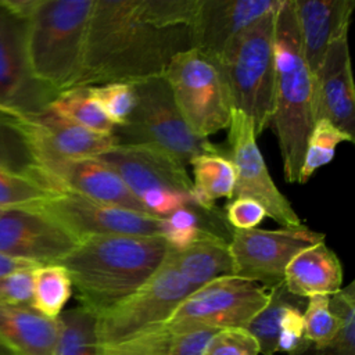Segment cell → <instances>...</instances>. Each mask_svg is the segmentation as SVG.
<instances>
[{
  "label": "cell",
  "mask_w": 355,
  "mask_h": 355,
  "mask_svg": "<svg viewBox=\"0 0 355 355\" xmlns=\"http://www.w3.org/2000/svg\"><path fill=\"white\" fill-rule=\"evenodd\" d=\"M166 257L193 291L218 277L232 276L229 241L215 232L182 250L168 247Z\"/></svg>",
  "instance_id": "23"
},
{
  "label": "cell",
  "mask_w": 355,
  "mask_h": 355,
  "mask_svg": "<svg viewBox=\"0 0 355 355\" xmlns=\"http://www.w3.org/2000/svg\"><path fill=\"white\" fill-rule=\"evenodd\" d=\"M47 108L90 132L98 135H114L115 132V126L93 98L90 86H75L57 93Z\"/></svg>",
  "instance_id": "26"
},
{
  "label": "cell",
  "mask_w": 355,
  "mask_h": 355,
  "mask_svg": "<svg viewBox=\"0 0 355 355\" xmlns=\"http://www.w3.org/2000/svg\"><path fill=\"white\" fill-rule=\"evenodd\" d=\"M193 169L194 201L198 209L212 212L219 198H233L236 169L229 157L222 153L204 154L189 164Z\"/></svg>",
  "instance_id": "24"
},
{
  "label": "cell",
  "mask_w": 355,
  "mask_h": 355,
  "mask_svg": "<svg viewBox=\"0 0 355 355\" xmlns=\"http://www.w3.org/2000/svg\"><path fill=\"white\" fill-rule=\"evenodd\" d=\"M259 345L247 329L218 330L204 355H259Z\"/></svg>",
  "instance_id": "38"
},
{
  "label": "cell",
  "mask_w": 355,
  "mask_h": 355,
  "mask_svg": "<svg viewBox=\"0 0 355 355\" xmlns=\"http://www.w3.org/2000/svg\"><path fill=\"white\" fill-rule=\"evenodd\" d=\"M316 119L324 118L354 137L355 86L348 50V31L329 44L323 61L315 73Z\"/></svg>",
  "instance_id": "19"
},
{
  "label": "cell",
  "mask_w": 355,
  "mask_h": 355,
  "mask_svg": "<svg viewBox=\"0 0 355 355\" xmlns=\"http://www.w3.org/2000/svg\"><path fill=\"white\" fill-rule=\"evenodd\" d=\"M92 7L93 0H37L28 18L31 72L55 93L78 83Z\"/></svg>",
  "instance_id": "4"
},
{
  "label": "cell",
  "mask_w": 355,
  "mask_h": 355,
  "mask_svg": "<svg viewBox=\"0 0 355 355\" xmlns=\"http://www.w3.org/2000/svg\"><path fill=\"white\" fill-rule=\"evenodd\" d=\"M175 333L164 323L115 344L101 345V355H169Z\"/></svg>",
  "instance_id": "35"
},
{
  "label": "cell",
  "mask_w": 355,
  "mask_h": 355,
  "mask_svg": "<svg viewBox=\"0 0 355 355\" xmlns=\"http://www.w3.org/2000/svg\"><path fill=\"white\" fill-rule=\"evenodd\" d=\"M0 112H3V111H1V110H0ZM3 114H6V112H3Z\"/></svg>",
  "instance_id": "45"
},
{
  "label": "cell",
  "mask_w": 355,
  "mask_h": 355,
  "mask_svg": "<svg viewBox=\"0 0 355 355\" xmlns=\"http://www.w3.org/2000/svg\"><path fill=\"white\" fill-rule=\"evenodd\" d=\"M211 232L202 225L198 212L190 207H183L161 218L159 236L171 250H182Z\"/></svg>",
  "instance_id": "34"
},
{
  "label": "cell",
  "mask_w": 355,
  "mask_h": 355,
  "mask_svg": "<svg viewBox=\"0 0 355 355\" xmlns=\"http://www.w3.org/2000/svg\"><path fill=\"white\" fill-rule=\"evenodd\" d=\"M90 90L93 98L115 128H121L128 122L136 105L133 83L112 82L90 86Z\"/></svg>",
  "instance_id": "33"
},
{
  "label": "cell",
  "mask_w": 355,
  "mask_h": 355,
  "mask_svg": "<svg viewBox=\"0 0 355 355\" xmlns=\"http://www.w3.org/2000/svg\"><path fill=\"white\" fill-rule=\"evenodd\" d=\"M269 290L236 276L218 277L189 294L164 323L172 333L247 329L268 304Z\"/></svg>",
  "instance_id": "8"
},
{
  "label": "cell",
  "mask_w": 355,
  "mask_h": 355,
  "mask_svg": "<svg viewBox=\"0 0 355 355\" xmlns=\"http://www.w3.org/2000/svg\"><path fill=\"white\" fill-rule=\"evenodd\" d=\"M57 193L33 178L0 168V209L39 207Z\"/></svg>",
  "instance_id": "32"
},
{
  "label": "cell",
  "mask_w": 355,
  "mask_h": 355,
  "mask_svg": "<svg viewBox=\"0 0 355 355\" xmlns=\"http://www.w3.org/2000/svg\"><path fill=\"white\" fill-rule=\"evenodd\" d=\"M283 284L298 298L331 295L343 287V265L337 254L322 241L302 250L288 262Z\"/></svg>",
  "instance_id": "21"
},
{
  "label": "cell",
  "mask_w": 355,
  "mask_h": 355,
  "mask_svg": "<svg viewBox=\"0 0 355 355\" xmlns=\"http://www.w3.org/2000/svg\"><path fill=\"white\" fill-rule=\"evenodd\" d=\"M295 302H298V297L290 294L283 283L269 288L268 304L247 326V330L258 341L262 355H275L282 318L286 309Z\"/></svg>",
  "instance_id": "31"
},
{
  "label": "cell",
  "mask_w": 355,
  "mask_h": 355,
  "mask_svg": "<svg viewBox=\"0 0 355 355\" xmlns=\"http://www.w3.org/2000/svg\"><path fill=\"white\" fill-rule=\"evenodd\" d=\"M187 49H191L190 29L148 24L141 0H93L76 86L162 76L171 58Z\"/></svg>",
  "instance_id": "1"
},
{
  "label": "cell",
  "mask_w": 355,
  "mask_h": 355,
  "mask_svg": "<svg viewBox=\"0 0 355 355\" xmlns=\"http://www.w3.org/2000/svg\"><path fill=\"white\" fill-rule=\"evenodd\" d=\"M35 268L17 269L3 276L0 279V301L18 306H32Z\"/></svg>",
  "instance_id": "40"
},
{
  "label": "cell",
  "mask_w": 355,
  "mask_h": 355,
  "mask_svg": "<svg viewBox=\"0 0 355 355\" xmlns=\"http://www.w3.org/2000/svg\"><path fill=\"white\" fill-rule=\"evenodd\" d=\"M304 57L318 72L329 44L347 32L354 12V0H293Z\"/></svg>",
  "instance_id": "20"
},
{
  "label": "cell",
  "mask_w": 355,
  "mask_h": 355,
  "mask_svg": "<svg viewBox=\"0 0 355 355\" xmlns=\"http://www.w3.org/2000/svg\"><path fill=\"white\" fill-rule=\"evenodd\" d=\"M57 336V319L0 301V343L15 355H54Z\"/></svg>",
  "instance_id": "22"
},
{
  "label": "cell",
  "mask_w": 355,
  "mask_h": 355,
  "mask_svg": "<svg viewBox=\"0 0 355 355\" xmlns=\"http://www.w3.org/2000/svg\"><path fill=\"white\" fill-rule=\"evenodd\" d=\"M0 355H15L11 349H8L4 344L0 343Z\"/></svg>",
  "instance_id": "44"
},
{
  "label": "cell",
  "mask_w": 355,
  "mask_h": 355,
  "mask_svg": "<svg viewBox=\"0 0 355 355\" xmlns=\"http://www.w3.org/2000/svg\"><path fill=\"white\" fill-rule=\"evenodd\" d=\"M39 208L57 219L78 241L90 236H159L161 232V218L90 200L69 191H58L40 204Z\"/></svg>",
  "instance_id": "13"
},
{
  "label": "cell",
  "mask_w": 355,
  "mask_h": 355,
  "mask_svg": "<svg viewBox=\"0 0 355 355\" xmlns=\"http://www.w3.org/2000/svg\"><path fill=\"white\" fill-rule=\"evenodd\" d=\"M0 168L33 178L46 184L19 119L3 112H0Z\"/></svg>",
  "instance_id": "27"
},
{
  "label": "cell",
  "mask_w": 355,
  "mask_h": 355,
  "mask_svg": "<svg viewBox=\"0 0 355 355\" xmlns=\"http://www.w3.org/2000/svg\"><path fill=\"white\" fill-rule=\"evenodd\" d=\"M280 4L248 26L220 62L232 105L251 119L257 137L270 125L273 111L275 26Z\"/></svg>",
  "instance_id": "5"
},
{
  "label": "cell",
  "mask_w": 355,
  "mask_h": 355,
  "mask_svg": "<svg viewBox=\"0 0 355 355\" xmlns=\"http://www.w3.org/2000/svg\"><path fill=\"white\" fill-rule=\"evenodd\" d=\"M32 146L37 165L79 158H96L115 144V135H98L83 129L50 108L18 118Z\"/></svg>",
  "instance_id": "16"
},
{
  "label": "cell",
  "mask_w": 355,
  "mask_h": 355,
  "mask_svg": "<svg viewBox=\"0 0 355 355\" xmlns=\"http://www.w3.org/2000/svg\"><path fill=\"white\" fill-rule=\"evenodd\" d=\"M162 76L179 114L196 136L208 139L227 129L233 105L220 65L191 47L175 54Z\"/></svg>",
  "instance_id": "7"
},
{
  "label": "cell",
  "mask_w": 355,
  "mask_h": 355,
  "mask_svg": "<svg viewBox=\"0 0 355 355\" xmlns=\"http://www.w3.org/2000/svg\"><path fill=\"white\" fill-rule=\"evenodd\" d=\"M0 211H1V209H0Z\"/></svg>",
  "instance_id": "46"
},
{
  "label": "cell",
  "mask_w": 355,
  "mask_h": 355,
  "mask_svg": "<svg viewBox=\"0 0 355 355\" xmlns=\"http://www.w3.org/2000/svg\"><path fill=\"white\" fill-rule=\"evenodd\" d=\"M72 294V282L58 263L39 265L33 269L32 308L46 318L57 319Z\"/></svg>",
  "instance_id": "29"
},
{
  "label": "cell",
  "mask_w": 355,
  "mask_h": 355,
  "mask_svg": "<svg viewBox=\"0 0 355 355\" xmlns=\"http://www.w3.org/2000/svg\"><path fill=\"white\" fill-rule=\"evenodd\" d=\"M136 105L128 122L115 128L118 144H144L165 151L183 165L220 150L208 139L196 136L179 114L164 76L133 83Z\"/></svg>",
  "instance_id": "6"
},
{
  "label": "cell",
  "mask_w": 355,
  "mask_h": 355,
  "mask_svg": "<svg viewBox=\"0 0 355 355\" xmlns=\"http://www.w3.org/2000/svg\"><path fill=\"white\" fill-rule=\"evenodd\" d=\"M316 121V80L300 40L293 0H282L275 26L273 126L287 183H298L306 137Z\"/></svg>",
  "instance_id": "3"
},
{
  "label": "cell",
  "mask_w": 355,
  "mask_h": 355,
  "mask_svg": "<svg viewBox=\"0 0 355 355\" xmlns=\"http://www.w3.org/2000/svg\"><path fill=\"white\" fill-rule=\"evenodd\" d=\"M191 293L193 288L165 255L158 269L136 291L97 315L100 344H115L165 323Z\"/></svg>",
  "instance_id": "9"
},
{
  "label": "cell",
  "mask_w": 355,
  "mask_h": 355,
  "mask_svg": "<svg viewBox=\"0 0 355 355\" xmlns=\"http://www.w3.org/2000/svg\"><path fill=\"white\" fill-rule=\"evenodd\" d=\"M166 251L161 236H90L57 263L69 273L80 305L100 315L136 291L158 269Z\"/></svg>",
  "instance_id": "2"
},
{
  "label": "cell",
  "mask_w": 355,
  "mask_h": 355,
  "mask_svg": "<svg viewBox=\"0 0 355 355\" xmlns=\"http://www.w3.org/2000/svg\"><path fill=\"white\" fill-rule=\"evenodd\" d=\"M79 241L39 207L0 211V254L37 265L57 263Z\"/></svg>",
  "instance_id": "14"
},
{
  "label": "cell",
  "mask_w": 355,
  "mask_h": 355,
  "mask_svg": "<svg viewBox=\"0 0 355 355\" xmlns=\"http://www.w3.org/2000/svg\"><path fill=\"white\" fill-rule=\"evenodd\" d=\"M265 218V208L251 198L236 197L226 205V219L237 230L255 229Z\"/></svg>",
  "instance_id": "41"
},
{
  "label": "cell",
  "mask_w": 355,
  "mask_h": 355,
  "mask_svg": "<svg viewBox=\"0 0 355 355\" xmlns=\"http://www.w3.org/2000/svg\"><path fill=\"white\" fill-rule=\"evenodd\" d=\"M227 130L229 158L236 169L233 198L244 197L259 202L265 208L266 216L277 222L280 227L301 226V218L269 173L257 144L251 119L244 112L232 108Z\"/></svg>",
  "instance_id": "11"
},
{
  "label": "cell",
  "mask_w": 355,
  "mask_h": 355,
  "mask_svg": "<svg viewBox=\"0 0 355 355\" xmlns=\"http://www.w3.org/2000/svg\"><path fill=\"white\" fill-rule=\"evenodd\" d=\"M330 309L340 320L337 336L326 345L308 343L295 355H355V283L329 295Z\"/></svg>",
  "instance_id": "28"
},
{
  "label": "cell",
  "mask_w": 355,
  "mask_h": 355,
  "mask_svg": "<svg viewBox=\"0 0 355 355\" xmlns=\"http://www.w3.org/2000/svg\"><path fill=\"white\" fill-rule=\"evenodd\" d=\"M218 330H190L173 337L169 355H204L208 343Z\"/></svg>",
  "instance_id": "42"
},
{
  "label": "cell",
  "mask_w": 355,
  "mask_h": 355,
  "mask_svg": "<svg viewBox=\"0 0 355 355\" xmlns=\"http://www.w3.org/2000/svg\"><path fill=\"white\" fill-rule=\"evenodd\" d=\"M309 341L304 336V320L302 311L300 308V301L290 305L280 322V330L276 341L275 355L286 354L295 355L300 352Z\"/></svg>",
  "instance_id": "39"
},
{
  "label": "cell",
  "mask_w": 355,
  "mask_h": 355,
  "mask_svg": "<svg viewBox=\"0 0 355 355\" xmlns=\"http://www.w3.org/2000/svg\"><path fill=\"white\" fill-rule=\"evenodd\" d=\"M58 336L54 355H101L97 315L79 305L57 318Z\"/></svg>",
  "instance_id": "25"
},
{
  "label": "cell",
  "mask_w": 355,
  "mask_h": 355,
  "mask_svg": "<svg viewBox=\"0 0 355 355\" xmlns=\"http://www.w3.org/2000/svg\"><path fill=\"white\" fill-rule=\"evenodd\" d=\"M96 158L111 168L139 201L151 191H173L194 201L186 165L162 150L144 144H115Z\"/></svg>",
  "instance_id": "15"
},
{
  "label": "cell",
  "mask_w": 355,
  "mask_h": 355,
  "mask_svg": "<svg viewBox=\"0 0 355 355\" xmlns=\"http://www.w3.org/2000/svg\"><path fill=\"white\" fill-rule=\"evenodd\" d=\"M282 0H200L191 47L220 65L233 42Z\"/></svg>",
  "instance_id": "17"
},
{
  "label": "cell",
  "mask_w": 355,
  "mask_h": 355,
  "mask_svg": "<svg viewBox=\"0 0 355 355\" xmlns=\"http://www.w3.org/2000/svg\"><path fill=\"white\" fill-rule=\"evenodd\" d=\"M26 24L0 1V110L15 118L44 110L57 94L31 72Z\"/></svg>",
  "instance_id": "12"
},
{
  "label": "cell",
  "mask_w": 355,
  "mask_h": 355,
  "mask_svg": "<svg viewBox=\"0 0 355 355\" xmlns=\"http://www.w3.org/2000/svg\"><path fill=\"white\" fill-rule=\"evenodd\" d=\"M200 0H141L144 19L157 28H191Z\"/></svg>",
  "instance_id": "36"
},
{
  "label": "cell",
  "mask_w": 355,
  "mask_h": 355,
  "mask_svg": "<svg viewBox=\"0 0 355 355\" xmlns=\"http://www.w3.org/2000/svg\"><path fill=\"white\" fill-rule=\"evenodd\" d=\"M40 173L44 183L54 191H69L90 200L150 215L122 179L97 158L43 164L40 165Z\"/></svg>",
  "instance_id": "18"
},
{
  "label": "cell",
  "mask_w": 355,
  "mask_h": 355,
  "mask_svg": "<svg viewBox=\"0 0 355 355\" xmlns=\"http://www.w3.org/2000/svg\"><path fill=\"white\" fill-rule=\"evenodd\" d=\"M343 141H354V137L324 118L316 119L306 137L298 183H306L318 169L331 162Z\"/></svg>",
  "instance_id": "30"
},
{
  "label": "cell",
  "mask_w": 355,
  "mask_h": 355,
  "mask_svg": "<svg viewBox=\"0 0 355 355\" xmlns=\"http://www.w3.org/2000/svg\"><path fill=\"white\" fill-rule=\"evenodd\" d=\"M324 241V233L305 225L297 227L233 229L229 241L232 276L255 282L265 288L283 283L288 262L302 250Z\"/></svg>",
  "instance_id": "10"
},
{
  "label": "cell",
  "mask_w": 355,
  "mask_h": 355,
  "mask_svg": "<svg viewBox=\"0 0 355 355\" xmlns=\"http://www.w3.org/2000/svg\"><path fill=\"white\" fill-rule=\"evenodd\" d=\"M302 320L304 336L313 345L329 344L340 329V320L330 309L329 295L309 297L302 312Z\"/></svg>",
  "instance_id": "37"
},
{
  "label": "cell",
  "mask_w": 355,
  "mask_h": 355,
  "mask_svg": "<svg viewBox=\"0 0 355 355\" xmlns=\"http://www.w3.org/2000/svg\"><path fill=\"white\" fill-rule=\"evenodd\" d=\"M39 266L37 263L33 262H28V261H19V259H11L8 257H4L0 254V279L3 276H6L10 272H14L17 269H22V268H35Z\"/></svg>",
  "instance_id": "43"
}]
</instances>
